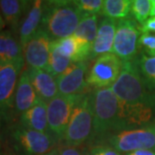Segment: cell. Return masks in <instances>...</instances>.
I'll return each instance as SVG.
<instances>
[{
	"mask_svg": "<svg viewBox=\"0 0 155 155\" xmlns=\"http://www.w3.org/2000/svg\"><path fill=\"white\" fill-rule=\"evenodd\" d=\"M56 44L61 53L74 63L88 61L91 52V45L75 35L56 40Z\"/></svg>",
	"mask_w": 155,
	"mask_h": 155,
	"instance_id": "obj_20",
	"label": "cell"
},
{
	"mask_svg": "<svg viewBox=\"0 0 155 155\" xmlns=\"http://www.w3.org/2000/svg\"><path fill=\"white\" fill-rule=\"evenodd\" d=\"M45 155H59V150L58 149L52 150V151L49 152L48 153H47V154H45Z\"/></svg>",
	"mask_w": 155,
	"mask_h": 155,
	"instance_id": "obj_35",
	"label": "cell"
},
{
	"mask_svg": "<svg viewBox=\"0 0 155 155\" xmlns=\"http://www.w3.org/2000/svg\"><path fill=\"white\" fill-rule=\"evenodd\" d=\"M136 62L145 83L151 90L155 91V57H149L145 54L137 56Z\"/></svg>",
	"mask_w": 155,
	"mask_h": 155,
	"instance_id": "obj_24",
	"label": "cell"
},
{
	"mask_svg": "<svg viewBox=\"0 0 155 155\" xmlns=\"http://www.w3.org/2000/svg\"><path fill=\"white\" fill-rule=\"evenodd\" d=\"M151 0H134L131 6V15L133 19L140 25H142L151 14Z\"/></svg>",
	"mask_w": 155,
	"mask_h": 155,
	"instance_id": "obj_25",
	"label": "cell"
},
{
	"mask_svg": "<svg viewBox=\"0 0 155 155\" xmlns=\"http://www.w3.org/2000/svg\"><path fill=\"white\" fill-rule=\"evenodd\" d=\"M73 61L61 53L55 41H52L48 72L54 77H59L73 65Z\"/></svg>",
	"mask_w": 155,
	"mask_h": 155,
	"instance_id": "obj_21",
	"label": "cell"
},
{
	"mask_svg": "<svg viewBox=\"0 0 155 155\" xmlns=\"http://www.w3.org/2000/svg\"><path fill=\"white\" fill-rule=\"evenodd\" d=\"M39 101V97L34 89L28 76V69L22 70L17 82L12 110V120L18 118Z\"/></svg>",
	"mask_w": 155,
	"mask_h": 155,
	"instance_id": "obj_13",
	"label": "cell"
},
{
	"mask_svg": "<svg viewBox=\"0 0 155 155\" xmlns=\"http://www.w3.org/2000/svg\"><path fill=\"white\" fill-rule=\"evenodd\" d=\"M140 26L132 18L117 21L113 54L122 61H134L137 58Z\"/></svg>",
	"mask_w": 155,
	"mask_h": 155,
	"instance_id": "obj_8",
	"label": "cell"
},
{
	"mask_svg": "<svg viewBox=\"0 0 155 155\" xmlns=\"http://www.w3.org/2000/svg\"><path fill=\"white\" fill-rule=\"evenodd\" d=\"M18 123L22 127L41 133L50 134L48 123V104L39 101L18 117Z\"/></svg>",
	"mask_w": 155,
	"mask_h": 155,
	"instance_id": "obj_18",
	"label": "cell"
},
{
	"mask_svg": "<svg viewBox=\"0 0 155 155\" xmlns=\"http://www.w3.org/2000/svg\"><path fill=\"white\" fill-rule=\"evenodd\" d=\"M107 143L125 154L137 150H155V126L151 123L144 127L110 134L107 138Z\"/></svg>",
	"mask_w": 155,
	"mask_h": 155,
	"instance_id": "obj_6",
	"label": "cell"
},
{
	"mask_svg": "<svg viewBox=\"0 0 155 155\" xmlns=\"http://www.w3.org/2000/svg\"><path fill=\"white\" fill-rule=\"evenodd\" d=\"M152 17H155V0L152 1V9H151V14Z\"/></svg>",
	"mask_w": 155,
	"mask_h": 155,
	"instance_id": "obj_34",
	"label": "cell"
},
{
	"mask_svg": "<svg viewBox=\"0 0 155 155\" xmlns=\"http://www.w3.org/2000/svg\"><path fill=\"white\" fill-rule=\"evenodd\" d=\"M140 26L142 33H155V17H148V19Z\"/></svg>",
	"mask_w": 155,
	"mask_h": 155,
	"instance_id": "obj_30",
	"label": "cell"
},
{
	"mask_svg": "<svg viewBox=\"0 0 155 155\" xmlns=\"http://www.w3.org/2000/svg\"><path fill=\"white\" fill-rule=\"evenodd\" d=\"M97 20H98L97 15L84 16L73 35L88 42L89 44L92 46L98 30Z\"/></svg>",
	"mask_w": 155,
	"mask_h": 155,
	"instance_id": "obj_23",
	"label": "cell"
},
{
	"mask_svg": "<svg viewBox=\"0 0 155 155\" xmlns=\"http://www.w3.org/2000/svg\"><path fill=\"white\" fill-rule=\"evenodd\" d=\"M31 3L32 1L0 0V11L5 23L9 27V30H11L16 36Z\"/></svg>",
	"mask_w": 155,
	"mask_h": 155,
	"instance_id": "obj_17",
	"label": "cell"
},
{
	"mask_svg": "<svg viewBox=\"0 0 155 155\" xmlns=\"http://www.w3.org/2000/svg\"><path fill=\"white\" fill-rule=\"evenodd\" d=\"M58 150H59V155H83L80 150L73 147L62 146Z\"/></svg>",
	"mask_w": 155,
	"mask_h": 155,
	"instance_id": "obj_31",
	"label": "cell"
},
{
	"mask_svg": "<svg viewBox=\"0 0 155 155\" xmlns=\"http://www.w3.org/2000/svg\"><path fill=\"white\" fill-rule=\"evenodd\" d=\"M8 122L5 116L0 113V155H3L4 145L5 142V131Z\"/></svg>",
	"mask_w": 155,
	"mask_h": 155,
	"instance_id": "obj_29",
	"label": "cell"
},
{
	"mask_svg": "<svg viewBox=\"0 0 155 155\" xmlns=\"http://www.w3.org/2000/svg\"><path fill=\"white\" fill-rule=\"evenodd\" d=\"M24 61L23 48L18 37L11 30L0 33V67Z\"/></svg>",
	"mask_w": 155,
	"mask_h": 155,
	"instance_id": "obj_19",
	"label": "cell"
},
{
	"mask_svg": "<svg viewBox=\"0 0 155 155\" xmlns=\"http://www.w3.org/2000/svg\"><path fill=\"white\" fill-rule=\"evenodd\" d=\"M139 48L144 51L145 54L155 57V35L143 33L139 40Z\"/></svg>",
	"mask_w": 155,
	"mask_h": 155,
	"instance_id": "obj_27",
	"label": "cell"
},
{
	"mask_svg": "<svg viewBox=\"0 0 155 155\" xmlns=\"http://www.w3.org/2000/svg\"><path fill=\"white\" fill-rule=\"evenodd\" d=\"M90 155H122L110 145L97 144L91 147Z\"/></svg>",
	"mask_w": 155,
	"mask_h": 155,
	"instance_id": "obj_28",
	"label": "cell"
},
{
	"mask_svg": "<svg viewBox=\"0 0 155 155\" xmlns=\"http://www.w3.org/2000/svg\"><path fill=\"white\" fill-rule=\"evenodd\" d=\"M45 10V1H32L31 5L22 19L18 31V40L22 48L41 28Z\"/></svg>",
	"mask_w": 155,
	"mask_h": 155,
	"instance_id": "obj_15",
	"label": "cell"
},
{
	"mask_svg": "<svg viewBox=\"0 0 155 155\" xmlns=\"http://www.w3.org/2000/svg\"><path fill=\"white\" fill-rule=\"evenodd\" d=\"M122 64V61L113 53L97 57L87 73L89 87L95 90L112 87L120 75Z\"/></svg>",
	"mask_w": 155,
	"mask_h": 155,
	"instance_id": "obj_9",
	"label": "cell"
},
{
	"mask_svg": "<svg viewBox=\"0 0 155 155\" xmlns=\"http://www.w3.org/2000/svg\"><path fill=\"white\" fill-rule=\"evenodd\" d=\"M25 61L0 67V113L9 123L13 122L12 110L17 82Z\"/></svg>",
	"mask_w": 155,
	"mask_h": 155,
	"instance_id": "obj_10",
	"label": "cell"
},
{
	"mask_svg": "<svg viewBox=\"0 0 155 155\" xmlns=\"http://www.w3.org/2000/svg\"><path fill=\"white\" fill-rule=\"evenodd\" d=\"M92 130V92H87L80 97L74 107L61 143L63 146L78 147L91 139Z\"/></svg>",
	"mask_w": 155,
	"mask_h": 155,
	"instance_id": "obj_5",
	"label": "cell"
},
{
	"mask_svg": "<svg viewBox=\"0 0 155 155\" xmlns=\"http://www.w3.org/2000/svg\"><path fill=\"white\" fill-rule=\"evenodd\" d=\"M125 155H155V150L153 149H141L134 151L131 153H126Z\"/></svg>",
	"mask_w": 155,
	"mask_h": 155,
	"instance_id": "obj_32",
	"label": "cell"
},
{
	"mask_svg": "<svg viewBox=\"0 0 155 155\" xmlns=\"http://www.w3.org/2000/svg\"><path fill=\"white\" fill-rule=\"evenodd\" d=\"M93 130L91 140H98L107 134L121 131L120 103L111 88L92 92Z\"/></svg>",
	"mask_w": 155,
	"mask_h": 155,
	"instance_id": "obj_3",
	"label": "cell"
},
{
	"mask_svg": "<svg viewBox=\"0 0 155 155\" xmlns=\"http://www.w3.org/2000/svg\"><path fill=\"white\" fill-rule=\"evenodd\" d=\"M52 39L41 28L23 47V57L28 68L48 71Z\"/></svg>",
	"mask_w": 155,
	"mask_h": 155,
	"instance_id": "obj_11",
	"label": "cell"
},
{
	"mask_svg": "<svg viewBox=\"0 0 155 155\" xmlns=\"http://www.w3.org/2000/svg\"><path fill=\"white\" fill-rule=\"evenodd\" d=\"M83 14L73 1H45V10L41 28L53 41L72 35Z\"/></svg>",
	"mask_w": 155,
	"mask_h": 155,
	"instance_id": "obj_2",
	"label": "cell"
},
{
	"mask_svg": "<svg viewBox=\"0 0 155 155\" xmlns=\"http://www.w3.org/2000/svg\"><path fill=\"white\" fill-rule=\"evenodd\" d=\"M5 137L16 155H45L57 142L51 134H44L11 122L6 127Z\"/></svg>",
	"mask_w": 155,
	"mask_h": 155,
	"instance_id": "obj_4",
	"label": "cell"
},
{
	"mask_svg": "<svg viewBox=\"0 0 155 155\" xmlns=\"http://www.w3.org/2000/svg\"><path fill=\"white\" fill-rule=\"evenodd\" d=\"M5 23L4 21V18L2 17V14H1V11H0V33L3 31V28H5Z\"/></svg>",
	"mask_w": 155,
	"mask_h": 155,
	"instance_id": "obj_33",
	"label": "cell"
},
{
	"mask_svg": "<svg viewBox=\"0 0 155 155\" xmlns=\"http://www.w3.org/2000/svg\"><path fill=\"white\" fill-rule=\"evenodd\" d=\"M131 0H105L101 14L104 17L114 20L127 18L132 6Z\"/></svg>",
	"mask_w": 155,
	"mask_h": 155,
	"instance_id": "obj_22",
	"label": "cell"
},
{
	"mask_svg": "<svg viewBox=\"0 0 155 155\" xmlns=\"http://www.w3.org/2000/svg\"><path fill=\"white\" fill-rule=\"evenodd\" d=\"M83 16L97 15L102 12L104 6L103 0H77L73 1Z\"/></svg>",
	"mask_w": 155,
	"mask_h": 155,
	"instance_id": "obj_26",
	"label": "cell"
},
{
	"mask_svg": "<svg viewBox=\"0 0 155 155\" xmlns=\"http://www.w3.org/2000/svg\"><path fill=\"white\" fill-rule=\"evenodd\" d=\"M27 69L30 81L39 99L48 104L59 95L57 79L50 72L43 69L28 67Z\"/></svg>",
	"mask_w": 155,
	"mask_h": 155,
	"instance_id": "obj_16",
	"label": "cell"
},
{
	"mask_svg": "<svg viewBox=\"0 0 155 155\" xmlns=\"http://www.w3.org/2000/svg\"><path fill=\"white\" fill-rule=\"evenodd\" d=\"M83 95L62 96L59 94L48 103V128L57 142H62L73 109Z\"/></svg>",
	"mask_w": 155,
	"mask_h": 155,
	"instance_id": "obj_7",
	"label": "cell"
},
{
	"mask_svg": "<svg viewBox=\"0 0 155 155\" xmlns=\"http://www.w3.org/2000/svg\"><path fill=\"white\" fill-rule=\"evenodd\" d=\"M116 20L103 17L98 24L97 35L92 44L89 61L96 60L97 57L113 52L116 35Z\"/></svg>",
	"mask_w": 155,
	"mask_h": 155,
	"instance_id": "obj_14",
	"label": "cell"
},
{
	"mask_svg": "<svg viewBox=\"0 0 155 155\" xmlns=\"http://www.w3.org/2000/svg\"><path fill=\"white\" fill-rule=\"evenodd\" d=\"M111 89L120 103L121 131L151 124L155 118V93L145 83L136 59L122 61Z\"/></svg>",
	"mask_w": 155,
	"mask_h": 155,
	"instance_id": "obj_1",
	"label": "cell"
},
{
	"mask_svg": "<svg viewBox=\"0 0 155 155\" xmlns=\"http://www.w3.org/2000/svg\"><path fill=\"white\" fill-rule=\"evenodd\" d=\"M88 61L73 63L66 72L56 78L59 94L62 96H79L90 92L86 82Z\"/></svg>",
	"mask_w": 155,
	"mask_h": 155,
	"instance_id": "obj_12",
	"label": "cell"
}]
</instances>
